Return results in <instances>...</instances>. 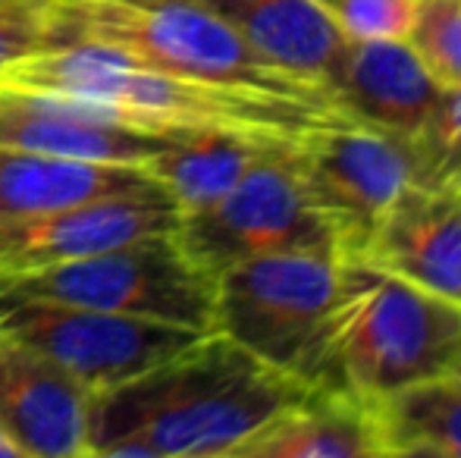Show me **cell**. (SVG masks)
Listing matches in <instances>:
<instances>
[{
  "instance_id": "d6986e66",
  "label": "cell",
  "mask_w": 461,
  "mask_h": 458,
  "mask_svg": "<svg viewBox=\"0 0 461 458\" xmlns=\"http://www.w3.org/2000/svg\"><path fill=\"white\" fill-rule=\"evenodd\" d=\"M370 409L380 455L461 458V380L456 373L405 386Z\"/></svg>"
},
{
  "instance_id": "7a4b0ae2",
  "label": "cell",
  "mask_w": 461,
  "mask_h": 458,
  "mask_svg": "<svg viewBox=\"0 0 461 458\" xmlns=\"http://www.w3.org/2000/svg\"><path fill=\"white\" fill-rule=\"evenodd\" d=\"M0 85L92 101L160 132L217 126L302 141L314 129L342 120V113L327 107L232 92L211 82L167 73L101 41H69L25 57L0 73Z\"/></svg>"
},
{
  "instance_id": "603a6c76",
  "label": "cell",
  "mask_w": 461,
  "mask_h": 458,
  "mask_svg": "<svg viewBox=\"0 0 461 458\" xmlns=\"http://www.w3.org/2000/svg\"><path fill=\"white\" fill-rule=\"evenodd\" d=\"M424 157L427 183L456 179L461 183V88H443L430 120L414 135Z\"/></svg>"
},
{
  "instance_id": "30bf717a",
  "label": "cell",
  "mask_w": 461,
  "mask_h": 458,
  "mask_svg": "<svg viewBox=\"0 0 461 458\" xmlns=\"http://www.w3.org/2000/svg\"><path fill=\"white\" fill-rule=\"evenodd\" d=\"M176 132H160L92 101L0 85V145L92 164L145 166Z\"/></svg>"
},
{
  "instance_id": "52a82bcc",
  "label": "cell",
  "mask_w": 461,
  "mask_h": 458,
  "mask_svg": "<svg viewBox=\"0 0 461 458\" xmlns=\"http://www.w3.org/2000/svg\"><path fill=\"white\" fill-rule=\"evenodd\" d=\"M295 148L270 151L217 202L179 214L173 236L201 270L217 276L232 264L283 251L339 255L333 229L304 189Z\"/></svg>"
},
{
  "instance_id": "ffe728a7",
  "label": "cell",
  "mask_w": 461,
  "mask_h": 458,
  "mask_svg": "<svg viewBox=\"0 0 461 458\" xmlns=\"http://www.w3.org/2000/svg\"><path fill=\"white\" fill-rule=\"evenodd\" d=\"M405 41L439 88H461V0H420Z\"/></svg>"
},
{
  "instance_id": "3957f363",
  "label": "cell",
  "mask_w": 461,
  "mask_h": 458,
  "mask_svg": "<svg viewBox=\"0 0 461 458\" xmlns=\"http://www.w3.org/2000/svg\"><path fill=\"white\" fill-rule=\"evenodd\" d=\"M461 355V305L439 299L367 255H339L333 311L321 377L367 405L456 373Z\"/></svg>"
},
{
  "instance_id": "cb8c5ba5",
  "label": "cell",
  "mask_w": 461,
  "mask_h": 458,
  "mask_svg": "<svg viewBox=\"0 0 461 458\" xmlns=\"http://www.w3.org/2000/svg\"><path fill=\"white\" fill-rule=\"evenodd\" d=\"M0 458H23V453H19V446L10 440V434H6L4 427H0Z\"/></svg>"
},
{
  "instance_id": "2e32d148",
  "label": "cell",
  "mask_w": 461,
  "mask_h": 458,
  "mask_svg": "<svg viewBox=\"0 0 461 458\" xmlns=\"http://www.w3.org/2000/svg\"><path fill=\"white\" fill-rule=\"evenodd\" d=\"M374 409L333 386H308L232 458H376Z\"/></svg>"
},
{
  "instance_id": "8992f818",
  "label": "cell",
  "mask_w": 461,
  "mask_h": 458,
  "mask_svg": "<svg viewBox=\"0 0 461 458\" xmlns=\"http://www.w3.org/2000/svg\"><path fill=\"white\" fill-rule=\"evenodd\" d=\"M0 292L213 333L217 276L201 270L167 232L50 267L0 274Z\"/></svg>"
},
{
  "instance_id": "e0dca14e",
  "label": "cell",
  "mask_w": 461,
  "mask_h": 458,
  "mask_svg": "<svg viewBox=\"0 0 461 458\" xmlns=\"http://www.w3.org/2000/svg\"><path fill=\"white\" fill-rule=\"evenodd\" d=\"M274 67L323 88L346 38L314 0H201ZM327 92V88H323Z\"/></svg>"
},
{
  "instance_id": "ac0fdd59",
  "label": "cell",
  "mask_w": 461,
  "mask_h": 458,
  "mask_svg": "<svg viewBox=\"0 0 461 458\" xmlns=\"http://www.w3.org/2000/svg\"><path fill=\"white\" fill-rule=\"evenodd\" d=\"M285 145L298 141L270 139L242 129H183L164 151L148 160L145 170L173 198L179 214H188L226 195L258 160Z\"/></svg>"
},
{
  "instance_id": "7402d4cb",
  "label": "cell",
  "mask_w": 461,
  "mask_h": 458,
  "mask_svg": "<svg viewBox=\"0 0 461 458\" xmlns=\"http://www.w3.org/2000/svg\"><path fill=\"white\" fill-rule=\"evenodd\" d=\"M54 44L50 0H0V73Z\"/></svg>"
},
{
  "instance_id": "44dd1931",
  "label": "cell",
  "mask_w": 461,
  "mask_h": 458,
  "mask_svg": "<svg viewBox=\"0 0 461 458\" xmlns=\"http://www.w3.org/2000/svg\"><path fill=\"white\" fill-rule=\"evenodd\" d=\"M348 41H405L420 0H314Z\"/></svg>"
},
{
  "instance_id": "5b68a950",
  "label": "cell",
  "mask_w": 461,
  "mask_h": 458,
  "mask_svg": "<svg viewBox=\"0 0 461 458\" xmlns=\"http://www.w3.org/2000/svg\"><path fill=\"white\" fill-rule=\"evenodd\" d=\"M339 255L283 251L217 274L213 333L267 367L314 386L333 311Z\"/></svg>"
},
{
  "instance_id": "9c48e42d",
  "label": "cell",
  "mask_w": 461,
  "mask_h": 458,
  "mask_svg": "<svg viewBox=\"0 0 461 458\" xmlns=\"http://www.w3.org/2000/svg\"><path fill=\"white\" fill-rule=\"evenodd\" d=\"M0 330L38 348L92 392L164 364L204 333L129 314L0 292Z\"/></svg>"
},
{
  "instance_id": "5bb4252c",
  "label": "cell",
  "mask_w": 461,
  "mask_h": 458,
  "mask_svg": "<svg viewBox=\"0 0 461 458\" xmlns=\"http://www.w3.org/2000/svg\"><path fill=\"white\" fill-rule=\"evenodd\" d=\"M323 88L346 120L408 139L424 129L443 92L408 41H348V38Z\"/></svg>"
},
{
  "instance_id": "6da1fadb",
  "label": "cell",
  "mask_w": 461,
  "mask_h": 458,
  "mask_svg": "<svg viewBox=\"0 0 461 458\" xmlns=\"http://www.w3.org/2000/svg\"><path fill=\"white\" fill-rule=\"evenodd\" d=\"M304 390L232 339L204 333L164 364L92 392L86 458H232Z\"/></svg>"
},
{
  "instance_id": "9a60e30c",
  "label": "cell",
  "mask_w": 461,
  "mask_h": 458,
  "mask_svg": "<svg viewBox=\"0 0 461 458\" xmlns=\"http://www.w3.org/2000/svg\"><path fill=\"white\" fill-rule=\"evenodd\" d=\"M120 195H167L145 166L92 164L0 145V220Z\"/></svg>"
},
{
  "instance_id": "7c38bea8",
  "label": "cell",
  "mask_w": 461,
  "mask_h": 458,
  "mask_svg": "<svg viewBox=\"0 0 461 458\" xmlns=\"http://www.w3.org/2000/svg\"><path fill=\"white\" fill-rule=\"evenodd\" d=\"M92 390L0 330V427L23 458H86Z\"/></svg>"
},
{
  "instance_id": "ba28073f",
  "label": "cell",
  "mask_w": 461,
  "mask_h": 458,
  "mask_svg": "<svg viewBox=\"0 0 461 458\" xmlns=\"http://www.w3.org/2000/svg\"><path fill=\"white\" fill-rule=\"evenodd\" d=\"M295 160L339 255H361L395 198L411 183H427L418 141L346 116L298 141Z\"/></svg>"
},
{
  "instance_id": "d4e9b609",
  "label": "cell",
  "mask_w": 461,
  "mask_h": 458,
  "mask_svg": "<svg viewBox=\"0 0 461 458\" xmlns=\"http://www.w3.org/2000/svg\"><path fill=\"white\" fill-rule=\"evenodd\" d=\"M456 377L461 380V355H458V364H456Z\"/></svg>"
},
{
  "instance_id": "8fae6325",
  "label": "cell",
  "mask_w": 461,
  "mask_h": 458,
  "mask_svg": "<svg viewBox=\"0 0 461 458\" xmlns=\"http://www.w3.org/2000/svg\"><path fill=\"white\" fill-rule=\"evenodd\" d=\"M179 208L170 195H120L32 217L0 220V274L50 267L107 251L145 236L176 232Z\"/></svg>"
},
{
  "instance_id": "277c9868",
  "label": "cell",
  "mask_w": 461,
  "mask_h": 458,
  "mask_svg": "<svg viewBox=\"0 0 461 458\" xmlns=\"http://www.w3.org/2000/svg\"><path fill=\"white\" fill-rule=\"evenodd\" d=\"M57 44L101 41L167 73L336 111L330 94L274 67L201 0H50ZM339 113V111H336Z\"/></svg>"
},
{
  "instance_id": "4fadbf2b",
  "label": "cell",
  "mask_w": 461,
  "mask_h": 458,
  "mask_svg": "<svg viewBox=\"0 0 461 458\" xmlns=\"http://www.w3.org/2000/svg\"><path fill=\"white\" fill-rule=\"evenodd\" d=\"M361 255L461 305V183H411L393 202Z\"/></svg>"
}]
</instances>
